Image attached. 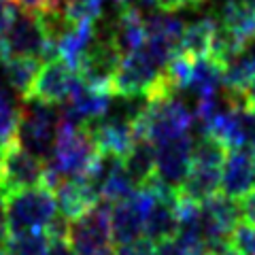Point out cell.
<instances>
[{
	"label": "cell",
	"instance_id": "cell-1",
	"mask_svg": "<svg viewBox=\"0 0 255 255\" xmlns=\"http://www.w3.org/2000/svg\"><path fill=\"white\" fill-rule=\"evenodd\" d=\"M187 100L189 96L181 90L151 96L145 115L136 124V136H145L153 145H162L187 134L196 115V107Z\"/></svg>",
	"mask_w": 255,
	"mask_h": 255
},
{
	"label": "cell",
	"instance_id": "cell-2",
	"mask_svg": "<svg viewBox=\"0 0 255 255\" xmlns=\"http://www.w3.org/2000/svg\"><path fill=\"white\" fill-rule=\"evenodd\" d=\"M60 122L62 111L58 109V105L26 96V98H21V113L17 132H15V142L38 159L49 162L53 155L55 138H58Z\"/></svg>",
	"mask_w": 255,
	"mask_h": 255
},
{
	"label": "cell",
	"instance_id": "cell-3",
	"mask_svg": "<svg viewBox=\"0 0 255 255\" xmlns=\"http://www.w3.org/2000/svg\"><path fill=\"white\" fill-rule=\"evenodd\" d=\"M98 153L100 151L96 147L90 130L62 117L53 155L47 164H51V168L60 174V179H79L87 174Z\"/></svg>",
	"mask_w": 255,
	"mask_h": 255
},
{
	"label": "cell",
	"instance_id": "cell-4",
	"mask_svg": "<svg viewBox=\"0 0 255 255\" xmlns=\"http://www.w3.org/2000/svg\"><path fill=\"white\" fill-rule=\"evenodd\" d=\"M2 200H4L11 234L32 232V230L45 232V230L49 228V223L53 221V217L58 215L55 196H53V191L45 185L13 191V194L2 198Z\"/></svg>",
	"mask_w": 255,
	"mask_h": 255
},
{
	"label": "cell",
	"instance_id": "cell-5",
	"mask_svg": "<svg viewBox=\"0 0 255 255\" xmlns=\"http://www.w3.org/2000/svg\"><path fill=\"white\" fill-rule=\"evenodd\" d=\"M68 243L79 255H113L115 241L111 232V202L98 200L70 221Z\"/></svg>",
	"mask_w": 255,
	"mask_h": 255
},
{
	"label": "cell",
	"instance_id": "cell-6",
	"mask_svg": "<svg viewBox=\"0 0 255 255\" xmlns=\"http://www.w3.org/2000/svg\"><path fill=\"white\" fill-rule=\"evenodd\" d=\"M47 162L28 153L15 140L4 145L2 170H0V198H6L13 191L45 185Z\"/></svg>",
	"mask_w": 255,
	"mask_h": 255
},
{
	"label": "cell",
	"instance_id": "cell-7",
	"mask_svg": "<svg viewBox=\"0 0 255 255\" xmlns=\"http://www.w3.org/2000/svg\"><path fill=\"white\" fill-rule=\"evenodd\" d=\"M153 198L155 191L151 183H147L145 187H138L132 196L111 206V232H113L115 245L140 241L142 232H145V217Z\"/></svg>",
	"mask_w": 255,
	"mask_h": 255
},
{
	"label": "cell",
	"instance_id": "cell-8",
	"mask_svg": "<svg viewBox=\"0 0 255 255\" xmlns=\"http://www.w3.org/2000/svg\"><path fill=\"white\" fill-rule=\"evenodd\" d=\"M94 30H96L94 43L83 55V60L77 68V75L94 87L113 92V79H115V73H117L119 64H122L124 55L107 32L98 30L96 26Z\"/></svg>",
	"mask_w": 255,
	"mask_h": 255
},
{
	"label": "cell",
	"instance_id": "cell-9",
	"mask_svg": "<svg viewBox=\"0 0 255 255\" xmlns=\"http://www.w3.org/2000/svg\"><path fill=\"white\" fill-rule=\"evenodd\" d=\"M194 136L183 134L162 145H155V179L170 189H179L191 170Z\"/></svg>",
	"mask_w": 255,
	"mask_h": 255
},
{
	"label": "cell",
	"instance_id": "cell-10",
	"mask_svg": "<svg viewBox=\"0 0 255 255\" xmlns=\"http://www.w3.org/2000/svg\"><path fill=\"white\" fill-rule=\"evenodd\" d=\"M111 98H113V92L111 90L94 87L77 75V81L73 85V92H70V98L64 102L62 117L77 124V126H87L107 113Z\"/></svg>",
	"mask_w": 255,
	"mask_h": 255
},
{
	"label": "cell",
	"instance_id": "cell-11",
	"mask_svg": "<svg viewBox=\"0 0 255 255\" xmlns=\"http://www.w3.org/2000/svg\"><path fill=\"white\" fill-rule=\"evenodd\" d=\"M75 81H77V70L68 66L62 58L45 62L41 70H38L28 96L43 102H51V105H64L70 98Z\"/></svg>",
	"mask_w": 255,
	"mask_h": 255
},
{
	"label": "cell",
	"instance_id": "cell-12",
	"mask_svg": "<svg viewBox=\"0 0 255 255\" xmlns=\"http://www.w3.org/2000/svg\"><path fill=\"white\" fill-rule=\"evenodd\" d=\"M2 36H4L11 55H23V58H36L45 62L49 41H47L45 32L34 13H26L19 9L17 17L13 19L11 28Z\"/></svg>",
	"mask_w": 255,
	"mask_h": 255
},
{
	"label": "cell",
	"instance_id": "cell-13",
	"mask_svg": "<svg viewBox=\"0 0 255 255\" xmlns=\"http://www.w3.org/2000/svg\"><path fill=\"white\" fill-rule=\"evenodd\" d=\"M221 194L243 200L255 189V155L249 149H230L221 168Z\"/></svg>",
	"mask_w": 255,
	"mask_h": 255
},
{
	"label": "cell",
	"instance_id": "cell-14",
	"mask_svg": "<svg viewBox=\"0 0 255 255\" xmlns=\"http://www.w3.org/2000/svg\"><path fill=\"white\" fill-rule=\"evenodd\" d=\"M85 128L90 130L98 151H107V153H115L122 157L130 151L134 140H136V126L111 115H102Z\"/></svg>",
	"mask_w": 255,
	"mask_h": 255
},
{
	"label": "cell",
	"instance_id": "cell-15",
	"mask_svg": "<svg viewBox=\"0 0 255 255\" xmlns=\"http://www.w3.org/2000/svg\"><path fill=\"white\" fill-rule=\"evenodd\" d=\"M219 26L230 32L241 45L249 47L255 38V6L247 0H221L219 13L215 15Z\"/></svg>",
	"mask_w": 255,
	"mask_h": 255
},
{
	"label": "cell",
	"instance_id": "cell-16",
	"mask_svg": "<svg viewBox=\"0 0 255 255\" xmlns=\"http://www.w3.org/2000/svg\"><path fill=\"white\" fill-rule=\"evenodd\" d=\"M223 87V64L215 60L213 55H200V58H191L187 79L183 83L181 92H185L194 98H202Z\"/></svg>",
	"mask_w": 255,
	"mask_h": 255
},
{
	"label": "cell",
	"instance_id": "cell-17",
	"mask_svg": "<svg viewBox=\"0 0 255 255\" xmlns=\"http://www.w3.org/2000/svg\"><path fill=\"white\" fill-rule=\"evenodd\" d=\"M53 196H55V204H58V213L64 215L68 221L77 219L79 215H83L90 206L98 202V196L92 191V187L87 185L83 177L62 179L53 187Z\"/></svg>",
	"mask_w": 255,
	"mask_h": 255
},
{
	"label": "cell",
	"instance_id": "cell-18",
	"mask_svg": "<svg viewBox=\"0 0 255 255\" xmlns=\"http://www.w3.org/2000/svg\"><path fill=\"white\" fill-rule=\"evenodd\" d=\"M221 168L223 166L191 164L187 179L183 181V185L179 187V196L183 200H191L198 204L209 200L221 187Z\"/></svg>",
	"mask_w": 255,
	"mask_h": 255
},
{
	"label": "cell",
	"instance_id": "cell-19",
	"mask_svg": "<svg viewBox=\"0 0 255 255\" xmlns=\"http://www.w3.org/2000/svg\"><path fill=\"white\" fill-rule=\"evenodd\" d=\"M124 170L136 187H145L155 177V145L145 136H136L124 155Z\"/></svg>",
	"mask_w": 255,
	"mask_h": 255
},
{
	"label": "cell",
	"instance_id": "cell-20",
	"mask_svg": "<svg viewBox=\"0 0 255 255\" xmlns=\"http://www.w3.org/2000/svg\"><path fill=\"white\" fill-rule=\"evenodd\" d=\"M38 70H41V60L23 58V55H9V58L0 64L2 81L19 98H26L30 94V87L34 83Z\"/></svg>",
	"mask_w": 255,
	"mask_h": 255
},
{
	"label": "cell",
	"instance_id": "cell-21",
	"mask_svg": "<svg viewBox=\"0 0 255 255\" xmlns=\"http://www.w3.org/2000/svg\"><path fill=\"white\" fill-rule=\"evenodd\" d=\"M215 30H217V19H215V15H204V17L191 21L189 26H185V30H183L179 53L187 55V58L209 55Z\"/></svg>",
	"mask_w": 255,
	"mask_h": 255
},
{
	"label": "cell",
	"instance_id": "cell-22",
	"mask_svg": "<svg viewBox=\"0 0 255 255\" xmlns=\"http://www.w3.org/2000/svg\"><path fill=\"white\" fill-rule=\"evenodd\" d=\"M255 77V49L251 45L243 53L223 64V85L230 90H247Z\"/></svg>",
	"mask_w": 255,
	"mask_h": 255
},
{
	"label": "cell",
	"instance_id": "cell-23",
	"mask_svg": "<svg viewBox=\"0 0 255 255\" xmlns=\"http://www.w3.org/2000/svg\"><path fill=\"white\" fill-rule=\"evenodd\" d=\"M21 113V98L15 96L9 85L0 77V145H9L15 140V132H17Z\"/></svg>",
	"mask_w": 255,
	"mask_h": 255
},
{
	"label": "cell",
	"instance_id": "cell-24",
	"mask_svg": "<svg viewBox=\"0 0 255 255\" xmlns=\"http://www.w3.org/2000/svg\"><path fill=\"white\" fill-rule=\"evenodd\" d=\"M47 249H49V236L41 230L15 232L4 245L6 255H47Z\"/></svg>",
	"mask_w": 255,
	"mask_h": 255
},
{
	"label": "cell",
	"instance_id": "cell-25",
	"mask_svg": "<svg viewBox=\"0 0 255 255\" xmlns=\"http://www.w3.org/2000/svg\"><path fill=\"white\" fill-rule=\"evenodd\" d=\"M73 21H98L105 15V0H60V6Z\"/></svg>",
	"mask_w": 255,
	"mask_h": 255
},
{
	"label": "cell",
	"instance_id": "cell-26",
	"mask_svg": "<svg viewBox=\"0 0 255 255\" xmlns=\"http://www.w3.org/2000/svg\"><path fill=\"white\" fill-rule=\"evenodd\" d=\"M234 251L241 255H255V226L251 223H238L236 230L230 236Z\"/></svg>",
	"mask_w": 255,
	"mask_h": 255
},
{
	"label": "cell",
	"instance_id": "cell-27",
	"mask_svg": "<svg viewBox=\"0 0 255 255\" xmlns=\"http://www.w3.org/2000/svg\"><path fill=\"white\" fill-rule=\"evenodd\" d=\"M153 249H155L153 243H149L147 238H140V241L128 245H117L113 255H153Z\"/></svg>",
	"mask_w": 255,
	"mask_h": 255
},
{
	"label": "cell",
	"instance_id": "cell-28",
	"mask_svg": "<svg viewBox=\"0 0 255 255\" xmlns=\"http://www.w3.org/2000/svg\"><path fill=\"white\" fill-rule=\"evenodd\" d=\"M19 6L13 2V0H0V34H4L6 30L11 28L13 19L17 17Z\"/></svg>",
	"mask_w": 255,
	"mask_h": 255
},
{
	"label": "cell",
	"instance_id": "cell-29",
	"mask_svg": "<svg viewBox=\"0 0 255 255\" xmlns=\"http://www.w3.org/2000/svg\"><path fill=\"white\" fill-rule=\"evenodd\" d=\"M13 2L26 13H41L60 6V0H13Z\"/></svg>",
	"mask_w": 255,
	"mask_h": 255
},
{
	"label": "cell",
	"instance_id": "cell-30",
	"mask_svg": "<svg viewBox=\"0 0 255 255\" xmlns=\"http://www.w3.org/2000/svg\"><path fill=\"white\" fill-rule=\"evenodd\" d=\"M255 155V107L247 109L245 113V147Z\"/></svg>",
	"mask_w": 255,
	"mask_h": 255
},
{
	"label": "cell",
	"instance_id": "cell-31",
	"mask_svg": "<svg viewBox=\"0 0 255 255\" xmlns=\"http://www.w3.org/2000/svg\"><path fill=\"white\" fill-rule=\"evenodd\" d=\"M117 9H134L140 13H149L157 6V0H113Z\"/></svg>",
	"mask_w": 255,
	"mask_h": 255
},
{
	"label": "cell",
	"instance_id": "cell-32",
	"mask_svg": "<svg viewBox=\"0 0 255 255\" xmlns=\"http://www.w3.org/2000/svg\"><path fill=\"white\" fill-rule=\"evenodd\" d=\"M47 255H79L73 247H70L68 238H49V249Z\"/></svg>",
	"mask_w": 255,
	"mask_h": 255
},
{
	"label": "cell",
	"instance_id": "cell-33",
	"mask_svg": "<svg viewBox=\"0 0 255 255\" xmlns=\"http://www.w3.org/2000/svg\"><path fill=\"white\" fill-rule=\"evenodd\" d=\"M241 211H243V221L255 226V191H251L249 196L241 200Z\"/></svg>",
	"mask_w": 255,
	"mask_h": 255
},
{
	"label": "cell",
	"instance_id": "cell-34",
	"mask_svg": "<svg viewBox=\"0 0 255 255\" xmlns=\"http://www.w3.org/2000/svg\"><path fill=\"white\" fill-rule=\"evenodd\" d=\"M153 255H185V251L181 249V245L174 241V238H170V241H164V243L155 245Z\"/></svg>",
	"mask_w": 255,
	"mask_h": 255
},
{
	"label": "cell",
	"instance_id": "cell-35",
	"mask_svg": "<svg viewBox=\"0 0 255 255\" xmlns=\"http://www.w3.org/2000/svg\"><path fill=\"white\" fill-rule=\"evenodd\" d=\"M11 236V228H9V219H6V209H4V200L0 198V249H4L6 241Z\"/></svg>",
	"mask_w": 255,
	"mask_h": 255
},
{
	"label": "cell",
	"instance_id": "cell-36",
	"mask_svg": "<svg viewBox=\"0 0 255 255\" xmlns=\"http://www.w3.org/2000/svg\"><path fill=\"white\" fill-rule=\"evenodd\" d=\"M191 0H157V6L166 13H172V11H179L183 6H189Z\"/></svg>",
	"mask_w": 255,
	"mask_h": 255
},
{
	"label": "cell",
	"instance_id": "cell-37",
	"mask_svg": "<svg viewBox=\"0 0 255 255\" xmlns=\"http://www.w3.org/2000/svg\"><path fill=\"white\" fill-rule=\"evenodd\" d=\"M9 47H6V41H4V36L0 34V64H2L6 58H9Z\"/></svg>",
	"mask_w": 255,
	"mask_h": 255
},
{
	"label": "cell",
	"instance_id": "cell-38",
	"mask_svg": "<svg viewBox=\"0 0 255 255\" xmlns=\"http://www.w3.org/2000/svg\"><path fill=\"white\" fill-rule=\"evenodd\" d=\"M247 98H249V102H251V107H255V77H253V81L249 83V87H247Z\"/></svg>",
	"mask_w": 255,
	"mask_h": 255
},
{
	"label": "cell",
	"instance_id": "cell-39",
	"mask_svg": "<svg viewBox=\"0 0 255 255\" xmlns=\"http://www.w3.org/2000/svg\"><path fill=\"white\" fill-rule=\"evenodd\" d=\"M2 151H4V145H0V170H2Z\"/></svg>",
	"mask_w": 255,
	"mask_h": 255
},
{
	"label": "cell",
	"instance_id": "cell-40",
	"mask_svg": "<svg viewBox=\"0 0 255 255\" xmlns=\"http://www.w3.org/2000/svg\"><path fill=\"white\" fill-rule=\"evenodd\" d=\"M202 2H206V0H191V6H198V4H202Z\"/></svg>",
	"mask_w": 255,
	"mask_h": 255
},
{
	"label": "cell",
	"instance_id": "cell-41",
	"mask_svg": "<svg viewBox=\"0 0 255 255\" xmlns=\"http://www.w3.org/2000/svg\"><path fill=\"white\" fill-rule=\"evenodd\" d=\"M247 2H249L251 6H255V0H247Z\"/></svg>",
	"mask_w": 255,
	"mask_h": 255
},
{
	"label": "cell",
	"instance_id": "cell-42",
	"mask_svg": "<svg viewBox=\"0 0 255 255\" xmlns=\"http://www.w3.org/2000/svg\"><path fill=\"white\" fill-rule=\"evenodd\" d=\"M0 255H6V251H4V249H0Z\"/></svg>",
	"mask_w": 255,
	"mask_h": 255
},
{
	"label": "cell",
	"instance_id": "cell-43",
	"mask_svg": "<svg viewBox=\"0 0 255 255\" xmlns=\"http://www.w3.org/2000/svg\"><path fill=\"white\" fill-rule=\"evenodd\" d=\"M232 255H241V253H236V251H234V253H232Z\"/></svg>",
	"mask_w": 255,
	"mask_h": 255
},
{
	"label": "cell",
	"instance_id": "cell-44",
	"mask_svg": "<svg viewBox=\"0 0 255 255\" xmlns=\"http://www.w3.org/2000/svg\"><path fill=\"white\" fill-rule=\"evenodd\" d=\"M251 45H255V38H253V43H251Z\"/></svg>",
	"mask_w": 255,
	"mask_h": 255
}]
</instances>
